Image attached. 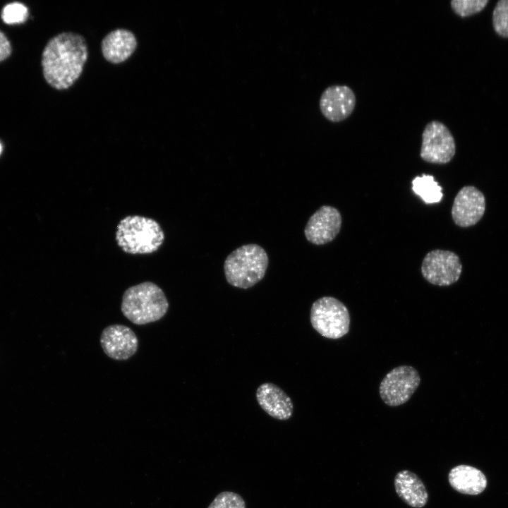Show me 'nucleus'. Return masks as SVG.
<instances>
[{
	"label": "nucleus",
	"mask_w": 508,
	"mask_h": 508,
	"mask_svg": "<svg viewBox=\"0 0 508 508\" xmlns=\"http://www.w3.org/2000/svg\"><path fill=\"white\" fill-rule=\"evenodd\" d=\"M138 47L134 32L126 28H116L107 32L100 44L103 58L107 62L117 65L130 59Z\"/></svg>",
	"instance_id": "obj_13"
},
{
	"label": "nucleus",
	"mask_w": 508,
	"mask_h": 508,
	"mask_svg": "<svg viewBox=\"0 0 508 508\" xmlns=\"http://www.w3.org/2000/svg\"><path fill=\"white\" fill-rule=\"evenodd\" d=\"M256 399L261 409L274 418L286 421L293 414L294 405L291 398L273 383L260 385L256 391Z\"/></svg>",
	"instance_id": "obj_14"
},
{
	"label": "nucleus",
	"mask_w": 508,
	"mask_h": 508,
	"mask_svg": "<svg viewBox=\"0 0 508 508\" xmlns=\"http://www.w3.org/2000/svg\"><path fill=\"white\" fill-rule=\"evenodd\" d=\"M421 382L418 370L410 365H400L386 374L379 387L380 398L389 406L408 401Z\"/></svg>",
	"instance_id": "obj_6"
},
{
	"label": "nucleus",
	"mask_w": 508,
	"mask_h": 508,
	"mask_svg": "<svg viewBox=\"0 0 508 508\" xmlns=\"http://www.w3.org/2000/svg\"><path fill=\"white\" fill-rule=\"evenodd\" d=\"M341 222V216L337 209L323 205L309 218L304 229L305 236L314 245L329 243L339 233Z\"/></svg>",
	"instance_id": "obj_11"
},
{
	"label": "nucleus",
	"mask_w": 508,
	"mask_h": 508,
	"mask_svg": "<svg viewBox=\"0 0 508 508\" xmlns=\"http://www.w3.org/2000/svg\"><path fill=\"white\" fill-rule=\"evenodd\" d=\"M11 52V44L6 35L0 31V61L6 59Z\"/></svg>",
	"instance_id": "obj_22"
},
{
	"label": "nucleus",
	"mask_w": 508,
	"mask_h": 508,
	"mask_svg": "<svg viewBox=\"0 0 508 508\" xmlns=\"http://www.w3.org/2000/svg\"><path fill=\"white\" fill-rule=\"evenodd\" d=\"M268 264L269 258L262 247L255 243L246 244L226 257L224 272L230 285L246 289L263 279Z\"/></svg>",
	"instance_id": "obj_3"
},
{
	"label": "nucleus",
	"mask_w": 508,
	"mask_h": 508,
	"mask_svg": "<svg viewBox=\"0 0 508 508\" xmlns=\"http://www.w3.org/2000/svg\"><path fill=\"white\" fill-rule=\"evenodd\" d=\"M100 345L104 353L116 361H126L138 348L135 333L128 326L114 324L106 327L100 335Z\"/></svg>",
	"instance_id": "obj_9"
},
{
	"label": "nucleus",
	"mask_w": 508,
	"mask_h": 508,
	"mask_svg": "<svg viewBox=\"0 0 508 508\" xmlns=\"http://www.w3.org/2000/svg\"><path fill=\"white\" fill-rule=\"evenodd\" d=\"M28 8L23 4L13 2L4 6L1 18L7 24H17L24 22L28 17Z\"/></svg>",
	"instance_id": "obj_21"
},
{
	"label": "nucleus",
	"mask_w": 508,
	"mask_h": 508,
	"mask_svg": "<svg viewBox=\"0 0 508 508\" xmlns=\"http://www.w3.org/2000/svg\"><path fill=\"white\" fill-rule=\"evenodd\" d=\"M455 152V141L449 128L439 121L427 123L422 133L421 159L433 164H447Z\"/></svg>",
	"instance_id": "obj_7"
},
{
	"label": "nucleus",
	"mask_w": 508,
	"mask_h": 508,
	"mask_svg": "<svg viewBox=\"0 0 508 508\" xmlns=\"http://www.w3.org/2000/svg\"><path fill=\"white\" fill-rule=\"evenodd\" d=\"M442 187L428 174L416 176L412 181V190L426 204L437 203L441 201L443 193Z\"/></svg>",
	"instance_id": "obj_17"
},
{
	"label": "nucleus",
	"mask_w": 508,
	"mask_h": 508,
	"mask_svg": "<svg viewBox=\"0 0 508 508\" xmlns=\"http://www.w3.org/2000/svg\"><path fill=\"white\" fill-rule=\"evenodd\" d=\"M488 2V0H452L450 4L456 15L464 18L479 13Z\"/></svg>",
	"instance_id": "obj_19"
},
{
	"label": "nucleus",
	"mask_w": 508,
	"mask_h": 508,
	"mask_svg": "<svg viewBox=\"0 0 508 508\" xmlns=\"http://www.w3.org/2000/svg\"><path fill=\"white\" fill-rule=\"evenodd\" d=\"M394 488L398 496L411 507H423L428 502L425 485L416 473L409 470H402L396 474Z\"/></svg>",
	"instance_id": "obj_15"
},
{
	"label": "nucleus",
	"mask_w": 508,
	"mask_h": 508,
	"mask_svg": "<svg viewBox=\"0 0 508 508\" xmlns=\"http://www.w3.org/2000/svg\"><path fill=\"white\" fill-rule=\"evenodd\" d=\"M1 150H2V146H1V143H0V154H1Z\"/></svg>",
	"instance_id": "obj_23"
},
{
	"label": "nucleus",
	"mask_w": 508,
	"mask_h": 508,
	"mask_svg": "<svg viewBox=\"0 0 508 508\" xmlns=\"http://www.w3.org/2000/svg\"><path fill=\"white\" fill-rule=\"evenodd\" d=\"M169 302L162 289L152 282L130 286L123 293L121 310L126 318L137 325L162 319L167 313Z\"/></svg>",
	"instance_id": "obj_2"
},
{
	"label": "nucleus",
	"mask_w": 508,
	"mask_h": 508,
	"mask_svg": "<svg viewBox=\"0 0 508 508\" xmlns=\"http://www.w3.org/2000/svg\"><path fill=\"white\" fill-rule=\"evenodd\" d=\"M485 211V198L483 193L473 186L461 188L454 198L452 207L454 222L461 227L477 224Z\"/></svg>",
	"instance_id": "obj_10"
},
{
	"label": "nucleus",
	"mask_w": 508,
	"mask_h": 508,
	"mask_svg": "<svg viewBox=\"0 0 508 508\" xmlns=\"http://www.w3.org/2000/svg\"><path fill=\"white\" fill-rule=\"evenodd\" d=\"M356 101V95L350 87L334 85L323 91L319 107L325 119L337 123L345 120L352 114Z\"/></svg>",
	"instance_id": "obj_12"
},
{
	"label": "nucleus",
	"mask_w": 508,
	"mask_h": 508,
	"mask_svg": "<svg viewBox=\"0 0 508 508\" xmlns=\"http://www.w3.org/2000/svg\"><path fill=\"white\" fill-rule=\"evenodd\" d=\"M310 320L313 329L324 337L339 339L350 328L351 318L346 306L332 296L316 300L310 308Z\"/></svg>",
	"instance_id": "obj_5"
},
{
	"label": "nucleus",
	"mask_w": 508,
	"mask_h": 508,
	"mask_svg": "<svg viewBox=\"0 0 508 508\" xmlns=\"http://www.w3.org/2000/svg\"><path fill=\"white\" fill-rule=\"evenodd\" d=\"M448 480L455 490L466 495H478L487 485V479L483 473L468 465H459L452 468L449 473Z\"/></svg>",
	"instance_id": "obj_16"
},
{
	"label": "nucleus",
	"mask_w": 508,
	"mask_h": 508,
	"mask_svg": "<svg viewBox=\"0 0 508 508\" xmlns=\"http://www.w3.org/2000/svg\"><path fill=\"white\" fill-rule=\"evenodd\" d=\"M207 508H246L243 497L231 491H223L219 493Z\"/></svg>",
	"instance_id": "obj_20"
},
{
	"label": "nucleus",
	"mask_w": 508,
	"mask_h": 508,
	"mask_svg": "<svg viewBox=\"0 0 508 508\" xmlns=\"http://www.w3.org/2000/svg\"><path fill=\"white\" fill-rule=\"evenodd\" d=\"M89 56L85 37L75 32H64L51 38L42 54L46 82L58 90L71 87L82 75Z\"/></svg>",
	"instance_id": "obj_1"
},
{
	"label": "nucleus",
	"mask_w": 508,
	"mask_h": 508,
	"mask_svg": "<svg viewBox=\"0 0 508 508\" xmlns=\"http://www.w3.org/2000/svg\"><path fill=\"white\" fill-rule=\"evenodd\" d=\"M164 240L159 224L146 217L133 215L122 219L117 225L118 246L130 254H149L158 250Z\"/></svg>",
	"instance_id": "obj_4"
},
{
	"label": "nucleus",
	"mask_w": 508,
	"mask_h": 508,
	"mask_svg": "<svg viewBox=\"0 0 508 508\" xmlns=\"http://www.w3.org/2000/svg\"><path fill=\"white\" fill-rule=\"evenodd\" d=\"M492 25L498 35L508 37V0L497 2L492 13Z\"/></svg>",
	"instance_id": "obj_18"
},
{
	"label": "nucleus",
	"mask_w": 508,
	"mask_h": 508,
	"mask_svg": "<svg viewBox=\"0 0 508 508\" xmlns=\"http://www.w3.org/2000/svg\"><path fill=\"white\" fill-rule=\"evenodd\" d=\"M462 265L459 256L445 250H433L423 258L421 273L429 283L440 286H450L456 282L461 274Z\"/></svg>",
	"instance_id": "obj_8"
}]
</instances>
